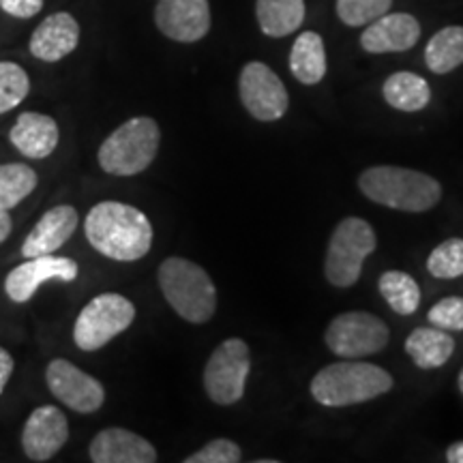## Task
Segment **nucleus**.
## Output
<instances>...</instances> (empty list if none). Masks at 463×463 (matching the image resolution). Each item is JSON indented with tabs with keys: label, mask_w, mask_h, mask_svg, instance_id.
Returning <instances> with one entry per match:
<instances>
[{
	"label": "nucleus",
	"mask_w": 463,
	"mask_h": 463,
	"mask_svg": "<svg viewBox=\"0 0 463 463\" xmlns=\"http://www.w3.org/2000/svg\"><path fill=\"white\" fill-rule=\"evenodd\" d=\"M86 239L95 251L116 262H136L153 247V225L136 206L123 202H99L84 222Z\"/></svg>",
	"instance_id": "nucleus-1"
},
{
	"label": "nucleus",
	"mask_w": 463,
	"mask_h": 463,
	"mask_svg": "<svg viewBox=\"0 0 463 463\" xmlns=\"http://www.w3.org/2000/svg\"><path fill=\"white\" fill-rule=\"evenodd\" d=\"M358 187L364 198L402 213L431 211L442 198V187L436 178L397 165L369 167L358 178Z\"/></svg>",
	"instance_id": "nucleus-2"
},
{
	"label": "nucleus",
	"mask_w": 463,
	"mask_h": 463,
	"mask_svg": "<svg viewBox=\"0 0 463 463\" xmlns=\"http://www.w3.org/2000/svg\"><path fill=\"white\" fill-rule=\"evenodd\" d=\"M392 375L372 363H358L347 358L344 363L328 364L311 380V395L326 408L364 403L392 389Z\"/></svg>",
	"instance_id": "nucleus-3"
},
{
	"label": "nucleus",
	"mask_w": 463,
	"mask_h": 463,
	"mask_svg": "<svg viewBox=\"0 0 463 463\" xmlns=\"http://www.w3.org/2000/svg\"><path fill=\"white\" fill-rule=\"evenodd\" d=\"M159 288L174 311L191 324H204L217 311V289L200 264L167 258L159 266Z\"/></svg>",
	"instance_id": "nucleus-4"
},
{
	"label": "nucleus",
	"mask_w": 463,
	"mask_h": 463,
	"mask_svg": "<svg viewBox=\"0 0 463 463\" xmlns=\"http://www.w3.org/2000/svg\"><path fill=\"white\" fill-rule=\"evenodd\" d=\"M159 125L148 116H136L114 129L99 146V165L112 176H136L148 170L159 153Z\"/></svg>",
	"instance_id": "nucleus-5"
},
{
	"label": "nucleus",
	"mask_w": 463,
	"mask_h": 463,
	"mask_svg": "<svg viewBox=\"0 0 463 463\" xmlns=\"http://www.w3.org/2000/svg\"><path fill=\"white\" fill-rule=\"evenodd\" d=\"M378 247L375 232L361 217H345L335 228L328 241L326 260H324V275L328 283L337 288H350L361 279L363 262Z\"/></svg>",
	"instance_id": "nucleus-6"
},
{
	"label": "nucleus",
	"mask_w": 463,
	"mask_h": 463,
	"mask_svg": "<svg viewBox=\"0 0 463 463\" xmlns=\"http://www.w3.org/2000/svg\"><path fill=\"white\" fill-rule=\"evenodd\" d=\"M136 320V307L123 294H99L80 311L73 324V341L80 350L97 352L125 333Z\"/></svg>",
	"instance_id": "nucleus-7"
},
{
	"label": "nucleus",
	"mask_w": 463,
	"mask_h": 463,
	"mask_svg": "<svg viewBox=\"0 0 463 463\" xmlns=\"http://www.w3.org/2000/svg\"><path fill=\"white\" fill-rule=\"evenodd\" d=\"M391 331L382 317L367 311H347L328 324L326 341L328 350L341 358H363L378 354L389 345Z\"/></svg>",
	"instance_id": "nucleus-8"
},
{
	"label": "nucleus",
	"mask_w": 463,
	"mask_h": 463,
	"mask_svg": "<svg viewBox=\"0 0 463 463\" xmlns=\"http://www.w3.org/2000/svg\"><path fill=\"white\" fill-rule=\"evenodd\" d=\"M249 369V345L239 337L225 339L208 358L204 369V391L211 402L217 405L239 403L245 395Z\"/></svg>",
	"instance_id": "nucleus-9"
},
{
	"label": "nucleus",
	"mask_w": 463,
	"mask_h": 463,
	"mask_svg": "<svg viewBox=\"0 0 463 463\" xmlns=\"http://www.w3.org/2000/svg\"><path fill=\"white\" fill-rule=\"evenodd\" d=\"M239 92L247 112L262 123H273L288 112L289 97L286 86H283L279 75L264 62L253 61L242 67Z\"/></svg>",
	"instance_id": "nucleus-10"
},
{
	"label": "nucleus",
	"mask_w": 463,
	"mask_h": 463,
	"mask_svg": "<svg viewBox=\"0 0 463 463\" xmlns=\"http://www.w3.org/2000/svg\"><path fill=\"white\" fill-rule=\"evenodd\" d=\"M45 382L58 402L78 414H92L106 402V389L99 380L75 367L65 358H54L45 369Z\"/></svg>",
	"instance_id": "nucleus-11"
},
{
	"label": "nucleus",
	"mask_w": 463,
	"mask_h": 463,
	"mask_svg": "<svg viewBox=\"0 0 463 463\" xmlns=\"http://www.w3.org/2000/svg\"><path fill=\"white\" fill-rule=\"evenodd\" d=\"M80 266L71 258L50 256L28 258L24 264L15 266L5 279V292L14 303H28L43 283L52 279L71 283L78 279Z\"/></svg>",
	"instance_id": "nucleus-12"
},
{
	"label": "nucleus",
	"mask_w": 463,
	"mask_h": 463,
	"mask_svg": "<svg viewBox=\"0 0 463 463\" xmlns=\"http://www.w3.org/2000/svg\"><path fill=\"white\" fill-rule=\"evenodd\" d=\"M155 24L172 42L195 43L211 31V5L208 0H157Z\"/></svg>",
	"instance_id": "nucleus-13"
},
{
	"label": "nucleus",
	"mask_w": 463,
	"mask_h": 463,
	"mask_svg": "<svg viewBox=\"0 0 463 463\" xmlns=\"http://www.w3.org/2000/svg\"><path fill=\"white\" fill-rule=\"evenodd\" d=\"M69 439V420L56 405H42L28 416L22 449L31 461H50Z\"/></svg>",
	"instance_id": "nucleus-14"
},
{
	"label": "nucleus",
	"mask_w": 463,
	"mask_h": 463,
	"mask_svg": "<svg viewBox=\"0 0 463 463\" xmlns=\"http://www.w3.org/2000/svg\"><path fill=\"white\" fill-rule=\"evenodd\" d=\"M420 39V24L410 14H384L364 28L361 45L369 54H391L414 48Z\"/></svg>",
	"instance_id": "nucleus-15"
},
{
	"label": "nucleus",
	"mask_w": 463,
	"mask_h": 463,
	"mask_svg": "<svg viewBox=\"0 0 463 463\" xmlns=\"http://www.w3.org/2000/svg\"><path fill=\"white\" fill-rule=\"evenodd\" d=\"M90 459L95 463H155L157 450L146 438L123 427H109L92 438Z\"/></svg>",
	"instance_id": "nucleus-16"
},
{
	"label": "nucleus",
	"mask_w": 463,
	"mask_h": 463,
	"mask_svg": "<svg viewBox=\"0 0 463 463\" xmlns=\"http://www.w3.org/2000/svg\"><path fill=\"white\" fill-rule=\"evenodd\" d=\"M80 43V24L67 11L45 17L31 34L28 50L43 62H58L71 54Z\"/></svg>",
	"instance_id": "nucleus-17"
},
{
	"label": "nucleus",
	"mask_w": 463,
	"mask_h": 463,
	"mask_svg": "<svg viewBox=\"0 0 463 463\" xmlns=\"http://www.w3.org/2000/svg\"><path fill=\"white\" fill-rule=\"evenodd\" d=\"M78 211L69 204L54 206L52 211L39 219L37 225L22 242V256L37 258V256H50L56 253L65 242L71 239L75 228H78Z\"/></svg>",
	"instance_id": "nucleus-18"
},
{
	"label": "nucleus",
	"mask_w": 463,
	"mask_h": 463,
	"mask_svg": "<svg viewBox=\"0 0 463 463\" xmlns=\"http://www.w3.org/2000/svg\"><path fill=\"white\" fill-rule=\"evenodd\" d=\"M58 125L52 116L24 112L17 116L9 140L28 159H45L58 146Z\"/></svg>",
	"instance_id": "nucleus-19"
},
{
	"label": "nucleus",
	"mask_w": 463,
	"mask_h": 463,
	"mask_svg": "<svg viewBox=\"0 0 463 463\" xmlns=\"http://www.w3.org/2000/svg\"><path fill=\"white\" fill-rule=\"evenodd\" d=\"M405 352L416 367L438 369L450 361L455 352V339L450 333L436 326L414 328L405 339Z\"/></svg>",
	"instance_id": "nucleus-20"
},
{
	"label": "nucleus",
	"mask_w": 463,
	"mask_h": 463,
	"mask_svg": "<svg viewBox=\"0 0 463 463\" xmlns=\"http://www.w3.org/2000/svg\"><path fill=\"white\" fill-rule=\"evenodd\" d=\"M289 71L300 84H320L326 75V50L324 39L314 31L300 33L289 52Z\"/></svg>",
	"instance_id": "nucleus-21"
},
{
	"label": "nucleus",
	"mask_w": 463,
	"mask_h": 463,
	"mask_svg": "<svg viewBox=\"0 0 463 463\" xmlns=\"http://www.w3.org/2000/svg\"><path fill=\"white\" fill-rule=\"evenodd\" d=\"M256 17L266 37H288L303 24L305 0H258Z\"/></svg>",
	"instance_id": "nucleus-22"
},
{
	"label": "nucleus",
	"mask_w": 463,
	"mask_h": 463,
	"mask_svg": "<svg viewBox=\"0 0 463 463\" xmlns=\"http://www.w3.org/2000/svg\"><path fill=\"white\" fill-rule=\"evenodd\" d=\"M382 95L399 112H420L430 106L431 89L425 78L410 71H397L382 86Z\"/></svg>",
	"instance_id": "nucleus-23"
},
{
	"label": "nucleus",
	"mask_w": 463,
	"mask_h": 463,
	"mask_svg": "<svg viewBox=\"0 0 463 463\" xmlns=\"http://www.w3.org/2000/svg\"><path fill=\"white\" fill-rule=\"evenodd\" d=\"M425 65L438 75L463 65V26H447L433 34L425 48Z\"/></svg>",
	"instance_id": "nucleus-24"
},
{
	"label": "nucleus",
	"mask_w": 463,
	"mask_h": 463,
	"mask_svg": "<svg viewBox=\"0 0 463 463\" xmlns=\"http://www.w3.org/2000/svg\"><path fill=\"white\" fill-rule=\"evenodd\" d=\"M378 288L384 297L386 303L395 314L399 316H412L416 314L420 305V288L414 281V277H410L403 270H386L382 273Z\"/></svg>",
	"instance_id": "nucleus-25"
},
{
	"label": "nucleus",
	"mask_w": 463,
	"mask_h": 463,
	"mask_svg": "<svg viewBox=\"0 0 463 463\" xmlns=\"http://www.w3.org/2000/svg\"><path fill=\"white\" fill-rule=\"evenodd\" d=\"M37 174L26 164H3L0 165V206L15 208L24 202L37 187Z\"/></svg>",
	"instance_id": "nucleus-26"
},
{
	"label": "nucleus",
	"mask_w": 463,
	"mask_h": 463,
	"mask_svg": "<svg viewBox=\"0 0 463 463\" xmlns=\"http://www.w3.org/2000/svg\"><path fill=\"white\" fill-rule=\"evenodd\" d=\"M31 92V78L17 62L0 61V114L20 106Z\"/></svg>",
	"instance_id": "nucleus-27"
},
{
	"label": "nucleus",
	"mask_w": 463,
	"mask_h": 463,
	"mask_svg": "<svg viewBox=\"0 0 463 463\" xmlns=\"http://www.w3.org/2000/svg\"><path fill=\"white\" fill-rule=\"evenodd\" d=\"M427 270L436 279H457L463 275V239H449L427 258Z\"/></svg>",
	"instance_id": "nucleus-28"
},
{
	"label": "nucleus",
	"mask_w": 463,
	"mask_h": 463,
	"mask_svg": "<svg viewBox=\"0 0 463 463\" xmlns=\"http://www.w3.org/2000/svg\"><path fill=\"white\" fill-rule=\"evenodd\" d=\"M392 0H337V15L345 26H367L389 14Z\"/></svg>",
	"instance_id": "nucleus-29"
},
{
	"label": "nucleus",
	"mask_w": 463,
	"mask_h": 463,
	"mask_svg": "<svg viewBox=\"0 0 463 463\" xmlns=\"http://www.w3.org/2000/svg\"><path fill=\"white\" fill-rule=\"evenodd\" d=\"M431 326L442 328L447 333L463 331V298L461 297H447L436 303L427 314Z\"/></svg>",
	"instance_id": "nucleus-30"
},
{
	"label": "nucleus",
	"mask_w": 463,
	"mask_h": 463,
	"mask_svg": "<svg viewBox=\"0 0 463 463\" xmlns=\"http://www.w3.org/2000/svg\"><path fill=\"white\" fill-rule=\"evenodd\" d=\"M242 459V450L236 442L228 438H217L208 442L198 453L189 455L184 463H239Z\"/></svg>",
	"instance_id": "nucleus-31"
},
{
	"label": "nucleus",
	"mask_w": 463,
	"mask_h": 463,
	"mask_svg": "<svg viewBox=\"0 0 463 463\" xmlns=\"http://www.w3.org/2000/svg\"><path fill=\"white\" fill-rule=\"evenodd\" d=\"M0 9L20 20H28L43 9V0H0Z\"/></svg>",
	"instance_id": "nucleus-32"
},
{
	"label": "nucleus",
	"mask_w": 463,
	"mask_h": 463,
	"mask_svg": "<svg viewBox=\"0 0 463 463\" xmlns=\"http://www.w3.org/2000/svg\"><path fill=\"white\" fill-rule=\"evenodd\" d=\"M14 356H11L5 347H0V395L5 392V386H7L11 373H14Z\"/></svg>",
	"instance_id": "nucleus-33"
},
{
	"label": "nucleus",
	"mask_w": 463,
	"mask_h": 463,
	"mask_svg": "<svg viewBox=\"0 0 463 463\" xmlns=\"http://www.w3.org/2000/svg\"><path fill=\"white\" fill-rule=\"evenodd\" d=\"M11 228H14V223H11L9 211H7V208L0 206V242H5L9 239Z\"/></svg>",
	"instance_id": "nucleus-34"
},
{
	"label": "nucleus",
	"mask_w": 463,
	"mask_h": 463,
	"mask_svg": "<svg viewBox=\"0 0 463 463\" xmlns=\"http://www.w3.org/2000/svg\"><path fill=\"white\" fill-rule=\"evenodd\" d=\"M447 461L463 463V439H461V442L450 444L449 450H447Z\"/></svg>",
	"instance_id": "nucleus-35"
},
{
	"label": "nucleus",
	"mask_w": 463,
	"mask_h": 463,
	"mask_svg": "<svg viewBox=\"0 0 463 463\" xmlns=\"http://www.w3.org/2000/svg\"><path fill=\"white\" fill-rule=\"evenodd\" d=\"M457 382H459V391H461V395H463V369L459 372V380H457Z\"/></svg>",
	"instance_id": "nucleus-36"
}]
</instances>
